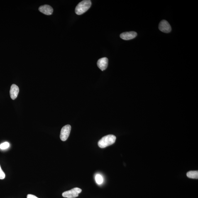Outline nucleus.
<instances>
[{"mask_svg":"<svg viewBox=\"0 0 198 198\" xmlns=\"http://www.w3.org/2000/svg\"><path fill=\"white\" fill-rule=\"evenodd\" d=\"M116 137L113 135H108L105 136L98 142V145L101 148L106 147L113 144L115 142Z\"/></svg>","mask_w":198,"mask_h":198,"instance_id":"f257e3e1","label":"nucleus"},{"mask_svg":"<svg viewBox=\"0 0 198 198\" xmlns=\"http://www.w3.org/2000/svg\"><path fill=\"white\" fill-rule=\"evenodd\" d=\"M91 5V2L89 0H85L79 3L76 7L75 12L77 15L83 14L89 10Z\"/></svg>","mask_w":198,"mask_h":198,"instance_id":"f03ea898","label":"nucleus"},{"mask_svg":"<svg viewBox=\"0 0 198 198\" xmlns=\"http://www.w3.org/2000/svg\"><path fill=\"white\" fill-rule=\"evenodd\" d=\"M82 190L78 187H74L71 190L62 193V196L64 197L74 198L79 196V194L82 192Z\"/></svg>","mask_w":198,"mask_h":198,"instance_id":"7ed1b4c3","label":"nucleus"},{"mask_svg":"<svg viewBox=\"0 0 198 198\" xmlns=\"http://www.w3.org/2000/svg\"><path fill=\"white\" fill-rule=\"evenodd\" d=\"M71 127L70 125H65L62 128L61 130L60 138L61 140L63 141H65L67 140L70 134Z\"/></svg>","mask_w":198,"mask_h":198,"instance_id":"20e7f679","label":"nucleus"},{"mask_svg":"<svg viewBox=\"0 0 198 198\" xmlns=\"http://www.w3.org/2000/svg\"><path fill=\"white\" fill-rule=\"evenodd\" d=\"M161 31L165 33H169L171 31V27L168 22L165 20H162L160 22L159 26Z\"/></svg>","mask_w":198,"mask_h":198,"instance_id":"39448f33","label":"nucleus"},{"mask_svg":"<svg viewBox=\"0 0 198 198\" xmlns=\"http://www.w3.org/2000/svg\"><path fill=\"white\" fill-rule=\"evenodd\" d=\"M137 35V33L134 31L125 32L120 35V37L124 40H130L134 39Z\"/></svg>","mask_w":198,"mask_h":198,"instance_id":"423d86ee","label":"nucleus"},{"mask_svg":"<svg viewBox=\"0 0 198 198\" xmlns=\"http://www.w3.org/2000/svg\"><path fill=\"white\" fill-rule=\"evenodd\" d=\"M39 11L43 14L47 15H50L53 13V9L51 6L45 5L40 6L39 8Z\"/></svg>","mask_w":198,"mask_h":198,"instance_id":"0eeeda50","label":"nucleus"},{"mask_svg":"<svg viewBox=\"0 0 198 198\" xmlns=\"http://www.w3.org/2000/svg\"><path fill=\"white\" fill-rule=\"evenodd\" d=\"M108 63V59L106 57H104V58H100L98 60L97 64L98 67L101 71H103L107 68Z\"/></svg>","mask_w":198,"mask_h":198,"instance_id":"6e6552de","label":"nucleus"},{"mask_svg":"<svg viewBox=\"0 0 198 198\" xmlns=\"http://www.w3.org/2000/svg\"><path fill=\"white\" fill-rule=\"evenodd\" d=\"M19 92V89L18 86L16 84H13L11 85L10 91V96L13 100L16 99Z\"/></svg>","mask_w":198,"mask_h":198,"instance_id":"1a4fd4ad","label":"nucleus"},{"mask_svg":"<svg viewBox=\"0 0 198 198\" xmlns=\"http://www.w3.org/2000/svg\"><path fill=\"white\" fill-rule=\"evenodd\" d=\"M187 177L192 179H198V171H191L187 172Z\"/></svg>","mask_w":198,"mask_h":198,"instance_id":"9d476101","label":"nucleus"},{"mask_svg":"<svg viewBox=\"0 0 198 198\" xmlns=\"http://www.w3.org/2000/svg\"><path fill=\"white\" fill-rule=\"evenodd\" d=\"M96 181L98 184H101L103 182V179L102 176L99 174H97L96 176Z\"/></svg>","mask_w":198,"mask_h":198,"instance_id":"9b49d317","label":"nucleus"},{"mask_svg":"<svg viewBox=\"0 0 198 198\" xmlns=\"http://www.w3.org/2000/svg\"><path fill=\"white\" fill-rule=\"evenodd\" d=\"M9 146V143L8 142H5L0 145V149L2 150L6 149H8Z\"/></svg>","mask_w":198,"mask_h":198,"instance_id":"f8f14e48","label":"nucleus"},{"mask_svg":"<svg viewBox=\"0 0 198 198\" xmlns=\"http://www.w3.org/2000/svg\"><path fill=\"white\" fill-rule=\"evenodd\" d=\"M5 178V174L3 171L0 165V179H3Z\"/></svg>","mask_w":198,"mask_h":198,"instance_id":"ddd939ff","label":"nucleus"},{"mask_svg":"<svg viewBox=\"0 0 198 198\" xmlns=\"http://www.w3.org/2000/svg\"><path fill=\"white\" fill-rule=\"evenodd\" d=\"M27 198H39L36 196L31 194H28L27 196Z\"/></svg>","mask_w":198,"mask_h":198,"instance_id":"4468645a","label":"nucleus"}]
</instances>
